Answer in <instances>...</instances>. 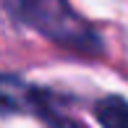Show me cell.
Returning <instances> with one entry per match:
<instances>
[{"label": "cell", "instance_id": "1", "mask_svg": "<svg viewBox=\"0 0 128 128\" xmlns=\"http://www.w3.org/2000/svg\"><path fill=\"white\" fill-rule=\"evenodd\" d=\"M21 13L34 29L47 34L52 42L76 52H100L97 34L66 0H18Z\"/></svg>", "mask_w": 128, "mask_h": 128}, {"label": "cell", "instance_id": "2", "mask_svg": "<svg viewBox=\"0 0 128 128\" xmlns=\"http://www.w3.org/2000/svg\"><path fill=\"white\" fill-rule=\"evenodd\" d=\"M39 92L16 76L0 73V110H37Z\"/></svg>", "mask_w": 128, "mask_h": 128}, {"label": "cell", "instance_id": "3", "mask_svg": "<svg viewBox=\"0 0 128 128\" xmlns=\"http://www.w3.org/2000/svg\"><path fill=\"white\" fill-rule=\"evenodd\" d=\"M94 118L102 128H128V100L120 94L102 97L94 104Z\"/></svg>", "mask_w": 128, "mask_h": 128}]
</instances>
